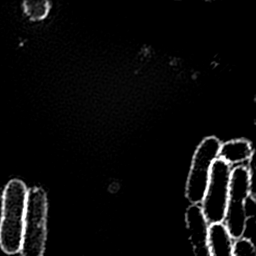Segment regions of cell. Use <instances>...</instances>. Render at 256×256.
Returning <instances> with one entry per match:
<instances>
[{
  "mask_svg": "<svg viewBox=\"0 0 256 256\" xmlns=\"http://www.w3.org/2000/svg\"><path fill=\"white\" fill-rule=\"evenodd\" d=\"M232 167L217 159L211 168L209 181L200 207L210 225L222 224L229 200V186Z\"/></svg>",
  "mask_w": 256,
  "mask_h": 256,
  "instance_id": "cell-4",
  "label": "cell"
},
{
  "mask_svg": "<svg viewBox=\"0 0 256 256\" xmlns=\"http://www.w3.org/2000/svg\"><path fill=\"white\" fill-rule=\"evenodd\" d=\"M253 155L254 150L250 141L235 139L221 143L218 158L233 168L236 166H249Z\"/></svg>",
  "mask_w": 256,
  "mask_h": 256,
  "instance_id": "cell-7",
  "label": "cell"
},
{
  "mask_svg": "<svg viewBox=\"0 0 256 256\" xmlns=\"http://www.w3.org/2000/svg\"><path fill=\"white\" fill-rule=\"evenodd\" d=\"M221 143L214 136L207 137L195 151L186 183V197L191 204L200 205L203 200L211 168L218 159Z\"/></svg>",
  "mask_w": 256,
  "mask_h": 256,
  "instance_id": "cell-5",
  "label": "cell"
},
{
  "mask_svg": "<svg viewBox=\"0 0 256 256\" xmlns=\"http://www.w3.org/2000/svg\"><path fill=\"white\" fill-rule=\"evenodd\" d=\"M252 196V171L250 166L232 168L229 200L223 225L233 240L245 237L248 227L246 202Z\"/></svg>",
  "mask_w": 256,
  "mask_h": 256,
  "instance_id": "cell-3",
  "label": "cell"
},
{
  "mask_svg": "<svg viewBox=\"0 0 256 256\" xmlns=\"http://www.w3.org/2000/svg\"><path fill=\"white\" fill-rule=\"evenodd\" d=\"M233 243L225 226L212 224L209 228V246L211 256H233Z\"/></svg>",
  "mask_w": 256,
  "mask_h": 256,
  "instance_id": "cell-8",
  "label": "cell"
},
{
  "mask_svg": "<svg viewBox=\"0 0 256 256\" xmlns=\"http://www.w3.org/2000/svg\"><path fill=\"white\" fill-rule=\"evenodd\" d=\"M48 202L45 191L28 190L20 253L22 256H43L47 241Z\"/></svg>",
  "mask_w": 256,
  "mask_h": 256,
  "instance_id": "cell-2",
  "label": "cell"
},
{
  "mask_svg": "<svg viewBox=\"0 0 256 256\" xmlns=\"http://www.w3.org/2000/svg\"><path fill=\"white\" fill-rule=\"evenodd\" d=\"M28 189L19 179L10 180L2 197L0 220V247L9 255L20 252Z\"/></svg>",
  "mask_w": 256,
  "mask_h": 256,
  "instance_id": "cell-1",
  "label": "cell"
},
{
  "mask_svg": "<svg viewBox=\"0 0 256 256\" xmlns=\"http://www.w3.org/2000/svg\"><path fill=\"white\" fill-rule=\"evenodd\" d=\"M233 256H256L254 243L247 237L234 240Z\"/></svg>",
  "mask_w": 256,
  "mask_h": 256,
  "instance_id": "cell-10",
  "label": "cell"
},
{
  "mask_svg": "<svg viewBox=\"0 0 256 256\" xmlns=\"http://www.w3.org/2000/svg\"><path fill=\"white\" fill-rule=\"evenodd\" d=\"M26 15L34 21L42 20L49 12V4L46 1H26L24 2Z\"/></svg>",
  "mask_w": 256,
  "mask_h": 256,
  "instance_id": "cell-9",
  "label": "cell"
},
{
  "mask_svg": "<svg viewBox=\"0 0 256 256\" xmlns=\"http://www.w3.org/2000/svg\"><path fill=\"white\" fill-rule=\"evenodd\" d=\"M185 221L194 256H211L209 246L210 224L200 205L191 204L185 213Z\"/></svg>",
  "mask_w": 256,
  "mask_h": 256,
  "instance_id": "cell-6",
  "label": "cell"
}]
</instances>
